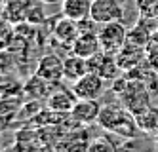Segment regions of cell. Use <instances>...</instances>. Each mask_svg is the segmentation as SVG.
I'll use <instances>...</instances> for the list:
<instances>
[{"mask_svg": "<svg viewBox=\"0 0 158 152\" xmlns=\"http://www.w3.org/2000/svg\"><path fill=\"white\" fill-rule=\"evenodd\" d=\"M15 38V27L8 23V19H0V50H6L12 46Z\"/></svg>", "mask_w": 158, "mask_h": 152, "instance_id": "18", "label": "cell"}, {"mask_svg": "<svg viewBox=\"0 0 158 152\" xmlns=\"http://www.w3.org/2000/svg\"><path fill=\"white\" fill-rule=\"evenodd\" d=\"M61 11H63L65 17H71L74 21L89 19L92 0H63L61 2Z\"/></svg>", "mask_w": 158, "mask_h": 152, "instance_id": "12", "label": "cell"}, {"mask_svg": "<svg viewBox=\"0 0 158 152\" xmlns=\"http://www.w3.org/2000/svg\"><path fill=\"white\" fill-rule=\"evenodd\" d=\"M99 112L101 105L97 103V99H78L71 110V116L78 124H92L99 120Z\"/></svg>", "mask_w": 158, "mask_h": 152, "instance_id": "9", "label": "cell"}, {"mask_svg": "<svg viewBox=\"0 0 158 152\" xmlns=\"http://www.w3.org/2000/svg\"><path fill=\"white\" fill-rule=\"evenodd\" d=\"M137 127L145 133H158V107L149 105L147 109H143L141 112L133 114Z\"/></svg>", "mask_w": 158, "mask_h": 152, "instance_id": "15", "label": "cell"}, {"mask_svg": "<svg viewBox=\"0 0 158 152\" xmlns=\"http://www.w3.org/2000/svg\"><path fill=\"white\" fill-rule=\"evenodd\" d=\"M97 38L101 44V51L116 55L124 44L128 42V29L122 25L120 21H112V23H105L101 25V29L97 31Z\"/></svg>", "mask_w": 158, "mask_h": 152, "instance_id": "3", "label": "cell"}, {"mask_svg": "<svg viewBox=\"0 0 158 152\" xmlns=\"http://www.w3.org/2000/svg\"><path fill=\"white\" fill-rule=\"evenodd\" d=\"M35 4V0H6L4 4V17L17 25L21 21H27V11Z\"/></svg>", "mask_w": 158, "mask_h": 152, "instance_id": "13", "label": "cell"}, {"mask_svg": "<svg viewBox=\"0 0 158 152\" xmlns=\"http://www.w3.org/2000/svg\"><path fill=\"white\" fill-rule=\"evenodd\" d=\"M42 4H57V2H63V0H38Z\"/></svg>", "mask_w": 158, "mask_h": 152, "instance_id": "22", "label": "cell"}, {"mask_svg": "<svg viewBox=\"0 0 158 152\" xmlns=\"http://www.w3.org/2000/svg\"><path fill=\"white\" fill-rule=\"evenodd\" d=\"M73 53L84 57V59H89L92 55L99 53L101 51V44H99V38H97V32H80L73 44Z\"/></svg>", "mask_w": 158, "mask_h": 152, "instance_id": "11", "label": "cell"}, {"mask_svg": "<svg viewBox=\"0 0 158 152\" xmlns=\"http://www.w3.org/2000/svg\"><path fill=\"white\" fill-rule=\"evenodd\" d=\"M76 101L78 97L74 95L73 89H57V91H52V95L48 97V109L57 114H67L73 110Z\"/></svg>", "mask_w": 158, "mask_h": 152, "instance_id": "10", "label": "cell"}, {"mask_svg": "<svg viewBox=\"0 0 158 152\" xmlns=\"http://www.w3.org/2000/svg\"><path fill=\"white\" fill-rule=\"evenodd\" d=\"M114 57H116V63L120 67V71L126 72V71H130V68H133V67H137L139 63H143L147 59V48H143V46L133 44V42L128 40L126 44H124V48Z\"/></svg>", "mask_w": 158, "mask_h": 152, "instance_id": "7", "label": "cell"}, {"mask_svg": "<svg viewBox=\"0 0 158 152\" xmlns=\"http://www.w3.org/2000/svg\"><path fill=\"white\" fill-rule=\"evenodd\" d=\"M40 4L42 2H38V0H36V2L29 8V11H27V21L32 23V25H38L40 21H44V10H42Z\"/></svg>", "mask_w": 158, "mask_h": 152, "instance_id": "20", "label": "cell"}, {"mask_svg": "<svg viewBox=\"0 0 158 152\" xmlns=\"http://www.w3.org/2000/svg\"><path fill=\"white\" fill-rule=\"evenodd\" d=\"M2 129H4V127H2V125H0V131H2Z\"/></svg>", "mask_w": 158, "mask_h": 152, "instance_id": "23", "label": "cell"}, {"mask_svg": "<svg viewBox=\"0 0 158 152\" xmlns=\"http://www.w3.org/2000/svg\"><path fill=\"white\" fill-rule=\"evenodd\" d=\"M63 61L65 59H61L57 53L44 55L36 63V72L35 74H38L40 78L48 80V82H52V84H59L61 78H65V74H63Z\"/></svg>", "mask_w": 158, "mask_h": 152, "instance_id": "5", "label": "cell"}, {"mask_svg": "<svg viewBox=\"0 0 158 152\" xmlns=\"http://www.w3.org/2000/svg\"><path fill=\"white\" fill-rule=\"evenodd\" d=\"M112 91L118 95L120 103L131 114H137L149 107V86L143 80H131L128 76H118L112 84Z\"/></svg>", "mask_w": 158, "mask_h": 152, "instance_id": "1", "label": "cell"}, {"mask_svg": "<svg viewBox=\"0 0 158 152\" xmlns=\"http://www.w3.org/2000/svg\"><path fill=\"white\" fill-rule=\"evenodd\" d=\"M97 124L103 127V129L110 131V133H116L122 137H133L135 131L139 129L137 122H135V116L124 107L122 103L118 105H105L101 107L99 112V120Z\"/></svg>", "mask_w": 158, "mask_h": 152, "instance_id": "2", "label": "cell"}, {"mask_svg": "<svg viewBox=\"0 0 158 152\" xmlns=\"http://www.w3.org/2000/svg\"><path fill=\"white\" fill-rule=\"evenodd\" d=\"M88 152H114V148H112L107 141H95L92 146H89Z\"/></svg>", "mask_w": 158, "mask_h": 152, "instance_id": "21", "label": "cell"}, {"mask_svg": "<svg viewBox=\"0 0 158 152\" xmlns=\"http://www.w3.org/2000/svg\"><path fill=\"white\" fill-rule=\"evenodd\" d=\"M17 112H19V103H15V101H2L0 103V125L6 127L8 124H12L15 120Z\"/></svg>", "mask_w": 158, "mask_h": 152, "instance_id": "17", "label": "cell"}, {"mask_svg": "<svg viewBox=\"0 0 158 152\" xmlns=\"http://www.w3.org/2000/svg\"><path fill=\"white\" fill-rule=\"evenodd\" d=\"M103 78L94 72H86L82 78L73 82V91L78 99H97L103 93Z\"/></svg>", "mask_w": 158, "mask_h": 152, "instance_id": "6", "label": "cell"}, {"mask_svg": "<svg viewBox=\"0 0 158 152\" xmlns=\"http://www.w3.org/2000/svg\"><path fill=\"white\" fill-rule=\"evenodd\" d=\"M88 72V59L76 55V53H71L69 57H65L63 61V74L67 80H73L76 82L78 78H82L84 74Z\"/></svg>", "mask_w": 158, "mask_h": 152, "instance_id": "14", "label": "cell"}, {"mask_svg": "<svg viewBox=\"0 0 158 152\" xmlns=\"http://www.w3.org/2000/svg\"><path fill=\"white\" fill-rule=\"evenodd\" d=\"M80 23L71 19V17H63L55 23L53 27V38L59 44H63V48H73L74 40L80 36Z\"/></svg>", "mask_w": 158, "mask_h": 152, "instance_id": "8", "label": "cell"}, {"mask_svg": "<svg viewBox=\"0 0 158 152\" xmlns=\"http://www.w3.org/2000/svg\"><path fill=\"white\" fill-rule=\"evenodd\" d=\"M55 84H52V82H48V80H44V78H40L38 74H35L27 84H25V93L31 97V99H48L50 95H52V88H53Z\"/></svg>", "mask_w": 158, "mask_h": 152, "instance_id": "16", "label": "cell"}, {"mask_svg": "<svg viewBox=\"0 0 158 152\" xmlns=\"http://www.w3.org/2000/svg\"><path fill=\"white\" fill-rule=\"evenodd\" d=\"M141 17H158V0H135Z\"/></svg>", "mask_w": 158, "mask_h": 152, "instance_id": "19", "label": "cell"}, {"mask_svg": "<svg viewBox=\"0 0 158 152\" xmlns=\"http://www.w3.org/2000/svg\"><path fill=\"white\" fill-rule=\"evenodd\" d=\"M124 15V6L118 0H92V11L89 17L95 21V25L120 21Z\"/></svg>", "mask_w": 158, "mask_h": 152, "instance_id": "4", "label": "cell"}]
</instances>
